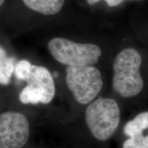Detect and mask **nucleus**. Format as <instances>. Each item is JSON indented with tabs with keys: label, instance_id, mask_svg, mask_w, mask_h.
<instances>
[{
	"label": "nucleus",
	"instance_id": "ddd939ff",
	"mask_svg": "<svg viewBox=\"0 0 148 148\" xmlns=\"http://www.w3.org/2000/svg\"><path fill=\"white\" fill-rule=\"evenodd\" d=\"M139 148H148V135L143 136Z\"/></svg>",
	"mask_w": 148,
	"mask_h": 148
},
{
	"label": "nucleus",
	"instance_id": "20e7f679",
	"mask_svg": "<svg viewBox=\"0 0 148 148\" xmlns=\"http://www.w3.org/2000/svg\"><path fill=\"white\" fill-rule=\"evenodd\" d=\"M65 79L74 98L81 104L91 102L103 86L100 71L92 66H67Z\"/></svg>",
	"mask_w": 148,
	"mask_h": 148
},
{
	"label": "nucleus",
	"instance_id": "f03ea898",
	"mask_svg": "<svg viewBox=\"0 0 148 148\" xmlns=\"http://www.w3.org/2000/svg\"><path fill=\"white\" fill-rule=\"evenodd\" d=\"M85 120L96 139L107 140L119 126L120 109L118 103L111 98L99 97L87 106Z\"/></svg>",
	"mask_w": 148,
	"mask_h": 148
},
{
	"label": "nucleus",
	"instance_id": "9d476101",
	"mask_svg": "<svg viewBox=\"0 0 148 148\" xmlns=\"http://www.w3.org/2000/svg\"><path fill=\"white\" fill-rule=\"evenodd\" d=\"M32 70V64L28 60H21L16 63L14 73L16 78L26 82L30 77Z\"/></svg>",
	"mask_w": 148,
	"mask_h": 148
},
{
	"label": "nucleus",
	"instance_id": "4468645a",
	"mask_svg": "<svg viewBox=\"0 0 148 148\" xmlns=\"http://www.w3.org/2000/svg\"><path fill=\"white\" fill-rule=\"evenodd\" d=\"M4 1H5V0H0V7L2 5L3 2H4Z\"/></svg>",
	"mask_w": 148,
	"mask_h": 148
},
{
	"label": "nucleus",
	"instance_id": "39448f33",
	"mask_svg": "<svg viewBox=\"0 0 148 148\" xmlns=\"http://www.w3.org/2000/svg\"><path fill=\"white\" fill-rule=\"evenodd\" d=\"M29 137V121L23 114L8 111L0 114V148H21Z\"/></svg>",
	"mask_w": 148,
	"mask_h": 148
},
{
	"label": "nucleus",
	"instance_id": "1a4fd4ad",
	"mask_svg": "<svg viewBox=\"0 0 148 148\" xmlns=\"http://www.w3.org/2000/svg\"><path fill=\"white\" fill-rule=\"evenodd\" d=\"M148 128V111L138 114L137 116L125 124L123 131L129 137L143 133V130Z\"/></svg>",
	"mask_w": 148,
	"mask_h": 148
},
{
	"label": "nucleus",
	"instance_id": "f257e3e1",
	"mask_svg": "<svg viewBox=\"0 0 148 148\" xmlns=\"http://www.w3.org/2000/svg\"><path fill=\"white\" fill-rule=\"evenodd\" d=\"M141 63V56L134 48L124 49L116 56L112 87L121 97H134L143 90V80L140 73Z\"/></svg>",
	"mask_w": 148,
	"mask_h": 148
},
{
	"label": "nucleus",
	"instance_id": "7ed1b4c3",
	"mask_svg": "<svg viewBox=\"0 0 148 148\" xmlns=\"http://www.w3.org/2000/svg\"><path fill=\"white\" fill-rule=\"evenodd\" d=\"M48 49L56 60L68 66L94 65L101 55V49L97 45L79 43L60 37L49 42Z\"/></svg>",
	"mask_w": 148,
	"mask_h": 148
},
{
	"label": "nucleus",
	"instance_id": "f8f14e48",
	"mask_svg": "<svg viewBox=\"0 0 148 148\" xmlns=\"http://www.w3.org/2000/svg\"><path fill=\"white\" fill-rule=\"evenodd\" d=\"M123 148H139V147L134 138L129 137L123 143Z\"/></svg>",
	"mask_w": 148,
	"mask_h": 148
},
{
	"label": "nucleus",
	"instance_id": "423d86ee",
	"mask_svg": "<svg viewBox=\"0 0 148 148\" xmlns=\"http://www.w3.org/2000/svg\"><path fill=\"white\" fill-rule=\"evenodd\" d=\"M27 85L36 90L41 97L40 103L47 104L52 101L56 88L52 75L47 68L32 64L30 77L26 81Z\"/></svg>",
	"mask_w": 148,
	"mask_h": 148
},
{
	"label": "nucleus",
	"instance_id": "6e6552de",
	"mask_svg": "<svg viewBox=\"0 0 148 148\" xmlns=\"http://www.w3.org/2000/svg\"><path fill=\"white\" fill-rule=\"evenodd\" d=\"M15 64L14 58L8 56L5 49L0 45V84L7 85L10 83Z\"/></svg>",
	"mask_w": 148,
	"mask_h": 148
},
{
	"label": "nucleus",
	"instance_id": "0eeeda50",
	"mask_svg": "<svg viewBox=\"0 0 148 148\" xmlns=\"http://www.w3.org/2000/svg\"><path fill=\"white\" fill-rule=\"evenodd\" d=\"M27 8L44 15L58 14L63 7L64 0H22Z\"/></svg>",
	"mask_w": 148,
	"mask_h": 148
},
{
	"label": "nucleus",
	"instance_id": "9b49d317",
	"mask_svg": "<svg viewBox=\"0 0 148 148\" xmlns=\"http://www.w3.org/2000/svg\"><path fill=\"white\" fill-rule=\"evenodd\" d=\"M99 1H101V0H86V1H87V3L89 5L95 4V3L98 2ZM103 1H106V3L109 5V6L114 7L121 4L122 2H123L124 0H103Z\"/></svg>",
	"mask_w": 148,
	"mask_h": 148
}]
</instances>
